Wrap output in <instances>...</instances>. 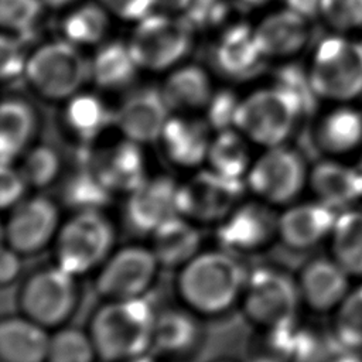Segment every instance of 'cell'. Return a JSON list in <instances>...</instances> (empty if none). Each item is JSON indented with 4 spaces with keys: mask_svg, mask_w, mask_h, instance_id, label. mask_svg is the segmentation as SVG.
Returning a JSON list of instances; mask_svg holds the SVG:
<instances>
[{
    "mask_svg": "<svg viewBox=\"0 0 362 362\" xmlns=\"http://www.w3.org/2000/svg\"><path fill=\"white\" fill-rule=\"evenodd\" d=\"M249 270L240 257L222 247L202 249L177 270L181 305L201 318H214L239 305Z\"/></svg>",
    "mask_w": 362,
    "mask_h": 362,
    "instance_id": "cell-1",
    "label": "cell"
},
{
    "mask_svg": "<svg viewBox=\"0 0 362 362\" xmlns=\"http://www.w3.org/2000/svg\"><path fill=\"white\" fill-rule=\"evenodd\" d=\"M156 315L146 297L105 300L88 325L99 359L123 362L150 354Z\"/></svg>",
    "mask_w": 362,
    "mask_h": 362,
    "instance_id": "cell-2",
    "label": "cell"
},
{
    "mask_svg": "<svg viewBox=\"0 0 362 362\" xmlns=\"http://www.w3.org/2000/svg\"><path fill=\"white\" fill-rule=\"evenodd\" d=\"M307 69L320 100L358 103L362 99V38L329 31L315 45Z\"/></svg>",
    "mask_w": 362,
    "mask_h": 362,
    "instance_id": "cell-3",
    "label": "cell"
},
{
    "mask_svg": "<svg viewBox=\"0 0 362 362\" xmlns=\"http://www.w3.org/2000/svg\"><path fill=\"white\" fill-rule=\"evenodd\" d=\"M115 243L116 228L103 209L74 211L52 243L55 264L76 277L96 273L116 249Z\"/></svg>",
    "mask_w": 362,
    "mask_h": 362,
    "instance_id": "cell-4",
    "label": "cell"
},
{
    "mask_svg": "<svg viewBox=\"0 0 362 362\" xmlns=\"http://www.w3.org/2000/svg\"><path fill=\"white\" fill-rule=\"evenodd\" d=\"M307 116L303 105L283 88L273 85L240 99L235 127L262 148L286 144L298 122Z\"/></svg>",
    "mask_w": 362,
    "mask_h": 362,
    "instance_id": "cell-5",
    "label": "cell"
},
{
    "mask_svg": "<svg viewBox=\"0 0 362 362\" xmlns=\"http://www.w3.org/2000/svg\"><path fill=\"white\" fill-rule=\"evenodd\" d=\"M78 279L55 263L34 270L20 286V313L49 331L65 325L79 305Z\"/></svg>",
    "mask_w": 362,
    "mask_h": 362,
    "instance_id": "cell-6",
    "label": "cell"
},
{
    "mask_svg": "<svg viewBox=\"0 0 362 362\" xmlns=\"http://www.w3.org/2000/svg\"><path fill=\"white\" fill-rule=\"evenodd\" d=\"M300 304L297 279L273 266L249 272L239 303L245 318L256 328L293 325Z\"/></svg>",
    "mask_w": 362,
    "mask_h": 362,
    "instance_id": "cell-7",
    "label": "cell"
},
{
    "mask_svg": "<svg viewBox=\"0 0 362 362\" xmlns=\"http://www.w3.org/2000/svg\"><path fill=\"white\" fill-rule=\"evenodd\" d=\"M24 78L42 98L68 100L92 79L90 59L66 40L47 42L28 57Z\"/></svg>",
    "mask_w": 362,
    "mask_h": 362,
    "instance_id": "cell-8",
    "label": "cell"
},
{
    "mask_svg": "<svg viewBox=\"0 0 362 362\" xmlns=\"http://www.w3.org/2000/svg\"><path fill=\"white\" fill-rule=\"evenodd\" d=\"M310 168L303 156L287 144L263 148L255 157L245 184L252 197L272 205L287 206L308 185Z\"/></svg>",
    "mask_w": 362,
    "mask_h": 362,
    "instance_id": "cell-9",
    "label": "cell"
},
{
    "mask_svg": "<svg viewBox=\"0 0 362 362\" xmlns=\"http://www.w3.org/2000/svg\"><path fill=\"white\" fill-rule=\"evenodd\" d=\"M245 180L222 175L204 165L178 184V214L197 225L216 226L242 201Z\"/></svg>",
    "mask_w": 362,
    "mask_h": 362,
    "instance_id": "cell-10",
    "label": "cell"
},
{
    "mask_svg": "<svg viewBox=\"0 0 362 362\" xmlns=\"http://www.w3.org/2000/svg\"><path fill=\"white\" fill-rule=\"evenodd\" d=\"M192 34L194 27L182 17L151 13L137 21L129 45L139 68L164 71L187 57Z\"/></svg>",
    "mask_w": 362,
    "mask_h": 362,
    "instance_id": "cell-11",
    "label": "cell"
},
{
    "mask_svg": "<svg viewBox=\"0 0 362 362\" xmlns=\"http://www.w3.org/2000/svg\"><path fill=\"white\" fill-rule=\"evenodd\" d=\"M161 266L147 245L115 249L98 269L95 290L103 300L144 297L154 284Z\"/></svg>",
    "mask_w": 362,
    "mask_h": 362,
    "instance_id": "cell-12",
    "label": "cell"
},
{
    "mask_svg": "<svg viewBox=\"0 0 362 362\" xmlns=\"http://www.w3.org/2000/svg\"><path fill=\"white\" fill-rule=\"evenodd\" d=\"M59 204L42 194L25 197L6 211L3 243L23 256L52 246L61 228Z\"/></svg>",
    "mask_w": 362,
    "mask_h": 362,
    "instance_id": "cell-13",
    "label": "cell"
},
{
    "mask_svg": "<svg viewBox=\"0 0 362 362\" xmlns=\"http://www.w3.org/2000/svg\"><path fill=\"white\" fill-rule=\"evenodd\" d=\"M279 236V214L274 206L252 198L243 199L215 226L218 246L238 256L267 249Z\"/></svg>",
    "mask_w": 362,
    "mask_h": 362,
    "instance_id": "cell-14",
    "label": "cell"
},
{
    "mask_svg": "<svg viewBox=\"0 0 362 362\" xmlns=\"http://www.w3.org/2000/svg\"><path fill=\"white\" fill-rule=\"evenodd\" d=\"M178 181L170 175H148L126 197V225L139 235H150L157 226L178 215Z\"/></svg>",
    "mask_w": 362,
    "mask_h": 362,
    "instance_id": "cell-15",
    "label": "cell"
},
{
    "mask_svg": "<svg viewBox=\"0 0 362 362\" xmlns=\"http://www.w3.org/2000/svg\"><path fill=\"white\" fill-rule=\"evenodd\" d=\"M171 109L156 88H141L132 92L115 110V126L123 137L141 146L157 143Z\"/></svg>",
    "mask_w": 362,
    "mask_h": 362,
    "instance_id": "cell-16",
    "label": "cell"
},
{
    "mask_svg": "<svg viewBox=\"0 0 362 362\" xmlns=\"http://www.w3.org/2000/svg\"><path fill=\"white\" fill-rule=\"evenodd\" d=\"M141 147L123 137L105 148L90 150L88 163L113 195H127L150 175Z\"/></svg>",
    "mask_w": 362,
    "mask_h": 362,
    "instance_id": "cell-17",
    "label": "cell"
},
{
    "mask_svg": "<svg viewBox=\"0 0 362 362\" xmlns=\"http://www.w3.org/2000/svg\"><path fill=\"white\" fill-rule=\"evenodd\" d=\"M337 211L313 201H296L279 214L277 240L291 250H308L329 238Z\"/></svg>",
    "mask_w": 362,
    "mask_h": 362,
    "instance_id": "cell-18",
    "label": "cell"
},
{
    "mask_svg": "<svg viewBox=\"0 0 362 362\" xmlns=\"http://www.w3.org/2000/svg\"><path fill=\"white\" fill-rule=\"evenodd\" d=\"M204 341L201 317L187 307H171L156 315L150 354L157 359L181 361L191 356Z\"/></svg>",
    "mask_w": 362,
    "mask_h": 362,
    "instance_id": "cell-19",
    "label": "cell"
},
{
    "mask_svg": "<svg viewBox=\"0 0 362 362\" xmlns=\"http://www.w3.org/2000/svg\"><path fill=\"white\" fill-rule=\"evenodd\" d=\"M349 277L331 256L307 262L297 277L301 303L314 313L335 311L351 290Z\"/></svg>",
    "mask_w": 362,
    "mask_h": 362,
    "instance_id": "cell-20",
    "label": "cell"
},
{
    "mask_svg": "<svg viewBox=\"0 0 362 362\" xmlns=\"http://www.w3.org/2000/svg\"><path fill=\"white\" fill-rule=\"evenodd\" d=\"M211 130L205 119L171 115L158 143L173 165L194 171L206 164Z\"/></svg>",
    "mask_w": 362,
    "mask_h": 362,
    "instance_id": "cell-21",
    "label": "cell"
},
{
    "mask_svg": "<svg viewBox=\"0 0 362 362\" xmlns=\"http://www.w3.org/2000/svg\"><path fill=\"white\" fill-rule=\"evenodd\" d=\"M264 59L266 57L259 47L255 27L246 23L229 25L215 44L214 64L226 78H252L262 69Z\"/></svg>",
    "mask_w": 362,
    "mask_h": 362,
    "instance_id": "cell-22",
    "label": "cell"
},
{
    "mask_svg": "<svg viewBox=\"0 0 362 362\" xmlns=\"http://www.w3.org/2000/svg\"><path fill=\"white\" fill-rule=\"evenodd\" d=\"M307 188L314 199L339 212L362 198V175L339 158L328 157L310 167Z\"/></svg>",
    "mask_w": 362,
    "mask_h": 362,
    "instance_id": "cell-23",
    "label": "cell"
},
{
    "mask_svg": "<svg viewBox=\"0 0 362 362\" xmlns=\"http://www.w3.org/2000/svg\"><path fill=\"white\" fill-rule=\"evenodd\" d=\"M314 139L327 157H345L362 147V107L359 103H331L318 119Z\"/></svg>",
    "mask_w": 362,
    "mask_h": 362,
    "instance_id": "cell-24",
    "label": "cell"
},
{
    "mask_svg": "<svg viewBox=\"0 0 362 362\" xmlns=\"http://www.w3.org/2000/svg\"><path fill=\"white\" fill-rule=\"evenodd\" d=\"M255 33L266 58H288L301 52L310 41V20L284 7L266 16Z\"/></svg>",
    "mask_w": 362,
    "mask_h": 362,
    "instance_id": "cell-25",
    "label": "cell"
},
{
    "mask_svg": "<svg viewBox=\"0 0 362 362\" xmlns=\"http://www.w3.org/2000/svg\"><path fill=\"white\" fill-rule=\"evenodd\" d=\"M148 238L161 267L178 270L202 250L199 225L180 214L157 226Z\"/></svg>",
    "mask_w": 362,
    "mask_h": 362,
    "instance_id": "cell-26",
    "label": "cell"
},
{
    "mask_svg": "<svg viewBox=\"0 0 362 362\" xmlns=\"http://www.w3.org/2000/svg\"><path fill=\"white\" fill-rule=\"evenodd\" d=\"M51 331L23 315L0 321V362H47Z\"/></svg>",
    "mask_w": 362,
    "mask_h": 362,
    "instance_id": "cell-27",
    "label": "cell"
},
{
    "mask_svg": "<svg viewBox=\"0 0 362 362\" xmlns=\"http://www.w3.org/2000/svg\"><path fill=\"white\" fill-rule=\"evenodd\" d=\"M34 107L20 98H6L0 107V164H16L34 144L37 133Z\"/></svg>",
    "mask_w": 362,
    "mask_h": 362,
    "instance_id": "cell-28",
    "label": "cell"
},
{
    "mask_svg": "<svg viewBox=\"0 0 362 362\" xmlns=\"http://www.w3.org/2000/svg\"><path fill=\"white\" fill-rule=\"evenodd\" d=\"M64 123L81 144L92 146L110 126H115V110L96 95L81 92L66 100Z\"/></svg>",
    "mask_w": 362,
    "mask_h": 362,
    "instance_id": "cell-29",
    "label": "cell"
},
{
    "mask_svg": "<svg viewBox=\"0 0 362 362\" xmlns=\"http://www.w3.org/2000/svg\"><path fill=\"white\" fill-rule=\"evenodd\" d=\"M171 110L189 112L205 109L214 95L209 75L198 65H182L174 69L161 89Z\"/></svg>",
    "mask_w": 362,
    "mask_h": 362,
    "instance_id": "cell-30",
    "label": "cell"
},
{
    "mask_svg": "<svg viewBox=\"0 0 362 362\" xmlns=\"http://www.w3.org/2000/svg\"><path fill=\"white\" fill-rule=\"evenodd\" d=\"M252 143L236 127L215 132L211 139L206 167L211 170L238 180H245L252 163Z\"/></svg>",
    "mask_w": 362,
    "mask_h": 362,
    "instance_id": "cell-31",
    "label": "cell"
},
{
    "mask_svg": "<svg viewBox=\"0 0 362 362\" xmlns=\"http://www.w3.org/2000/svg\"><path fill=\"white\" fill-rule=\"evenodd\" d=\"M331 257L352 277L362 276V209L346 208L337 214L329 233Z\"/></svg>",
    "mask_w": 362,
    "mask_h": 362,
    "instance_id": "cell-32",
    "label": "cell"
},
{
    "mask_svg": "<svg viewBox=\"0 0 362 362\" xmlns=\"http://www.w3.org/2000/svg\"><path fill=\"white\" fill-rule=\"evenodd\" d=\"M139 65L129 42H105L90 59L92 81L102 89H120L136 76Z\"/></svg>",
    "mask_w": 362,
    "mask_h": 362,
    "instance_id": "cell-33",
    "label": "cell"
},
{
    "mask_svg": "<svg viewBox=\"0 0 362 362\" xmlns=\"http://www.w3.org/2000/svg\"><path fill=\"white\" fill-rule=\"evenodd\" d=\"M61 197L62 202L74 212L85 209H103L113 194L103 185L86 161L85 165L78 167L64 181Z\"/></svg>",
    "mask_w": 362,
    "mask_h": 362,
    "instance_id": "cell-34",
    "label": "cell"
},
{
    "mask_svg": "<svg viewBox=\"0 0 362 362\" xmlns=\"http://www.w3.org/2000/svg\"><path fill=\"white\" fill-rule=\"evenodd\" d=\"M109 28V11L96 3H85L66 14L62 33L75 45H93L103 40Z\"/></svg>",
    "mask_w": 362,
    "mask_h": 362,
    "instance_id": "cell-35",
    "label": "cell"
},
{
    "mask_svg": "<svg viewBox=\"0 0 362 362\" xmlns=\"http://www.w3.org/2000/svg\"><path fill=\"white\" fill-rule=\"evenodd\" d=\"M99 359L88 329L62 325L51 331L47 362H96Z\"/></svg>",
    "mask_w": 362,
    "mask_h": 362,
    "instance_id": "cell-36",
    "label": "cell"
},
{
    "mask_svg": "<svg viewBox=\"0 0 362 362\" xmlns=\"http://www.w3.org/2000/svg\"><path fill=\"white\" fill-rule=\"evenodd\" d=\"M30 188L42 189L57 182L62 173L59 153L48 144H33L16 163Z\"/></svg>",
    "mask_w": 362,
    "mask_h": 362,
    "instance_id": "cell-37",
    "label": "cell"
},
{
    "mask_svg": "<svg viewBox=\"0 0 362 362\" xmlns=\"http://www.w3.org/2000/svg\"><path fill=\"white\" fill-rule=\"evenodd\" d=\"M332 332L342 349H362V284L351 288L335 308Z\"/></svg>",
    "mask_w": 362,
    "mask_h": 362,
    "instance_id": "cell-38",
    "label": "cell"
},
{
    "mask_svg": "<svg viewBox=\"0 0 362 362\" xmlns=\"http://www.w3.org/2000/svg\"><path fill=\"white\" fill-rule=\"evenodd\" d=\"M44 6L42 0H0L3 28L25 41L33 34Z\"/></svg>",
    "mask_w": 362,
    "mask_h": 362,
    "instance_id": "cell-39",
    "label": "cell"
},
{
    "mask_svg": "<svg viewBox=\"0 0 362 362\" xmlns=\"http://www.w3.org/2000/svg\"><path fill=\"white\" fill-rule=\"evenodd\" d=\"M320 18L329 31L356 35L362 31V0H322Z\"/></svg>",
    "mask_w": 362,
    "mask_h": 362,
    "instance_id": "cell-40",
    "label": "cell"
},
{
    "mask_svg": "<svg viewBox=\"0 0 362 362\" xmlns=\"http://www.w3.org/2000/svg\"><path fill=\"white\" fill-rule=\"evenodd\" d=\"M274 85L293 95L303 105L307 115H310L320 102L311 83L308 69L297 64L283 65L274 75Z\"/></svg>",
    "mask_w": 362,
    "mask_h": 362,
    "instance_id": "cell-41",
    "label": "cell"
},
{
    "mask_svg": "<svg viewBox=\"0 0 362 362\" xmlns=\"http://www.w3.org/2000/svg\"><path fill=\"white\" fill-rule=\"evenodd\" d=\"M240 105V99L229 89H219L214 92L209 99L205 110V120L211 126L212 130H223L229 127H235V120L238 115V109Z\"/></svg>",
    "mask_w": 362,
    "mask_h": 362,
    "instance_id": "cell-42",
    "label": "cell"
},
{
    "mask_svg": "<svg viewBox=\"0 0 362 362\" xmlns=\"http://www.w3.org/2000/svg\"><path fill=\"white\" fill-rule=\"evenodd\" d=\"M174 3L182 11L180 17L194 28L215 24L226 14V3L223 0H174Z\"/></svg>",
    "mask_w": 362,
    "mask_h": 362,
    "instance_id": "cell-43",
    "label": "cell"
},
{
    "mask_svg": "<svg viewBox=\"0 0 362 362\" xmlns=\"http://www.w3.org/2000/svg\"><path fill=\"white\" fill-rule=\"evenodd\" d=\"M23 44H24V40L7 33L3 34L1 48H0L3 81L13 82L21 76H25L28 57L24 55Z\"/></svg>",
    "mask_w": 362,
    "mask_h": 362,
    "instance_id": "cell-44",
    "label": "cell"
},
{
    "mask_svg": "<svg viewBox=\"0 0 362 362\" xmlns=\"http://www.w3.org/2000/svg\"><path fill=\"white\" fill-rule=\"evenodd\" d=\"M0 165V205L3 211H7L27 197L30 187L16 164Z\"/></svg>",
    "mask_w": 362,
    "mask_h": 362,
    "instance_id": "cell-45",
    "label": "cell"
},
{
    "mask_svg": "<svg viewBox=\"0 0 362 362\" xmlns=\"http://www.w3.org/2000/svg\"><path fill=\"white\" fill-rule=\"evenodd\" d=\"M113 16L124 21H140L154 13L158 0H99Z\"/></svg>",
    "mask_w": 362,
    "mask_h": 362,
    "instance_id": "cell-46",
    "label": "cell"
},
{
    "mask_svg": "<svg viewBox=\"0 0 362 362\" xmlns=\"http://www.w3.org/2000/svg\"><path fill=\"white\" fill-rule=\"evenodd\" d=\"M23 255L3 243L0 252V284L7 287L13 284L23 270Z\"/></svg>",
    "mask_w": 362,
    "mask_h": 362,
    "instance_id": "cell-47",
    "label": "cell"
},
{
    "mask_svg": "<svg viewBox=\"0 0 362 362\" xmlns=\"http://www.w3.org/2000/svg\"><path fill=\"white\" fill-rule=\"evenodd\" d=\"M284 7L300 14L301 17L313 20L315 17L320 18L322 0H284Z\"/></svg>",
    "mask_w": 362,
    "mask_h": 362,
    "instance_id": "cell-48",
    "label": "cell"
},
{
    "mask_svg": "<svg viewBox=\"0 0 362 362\" xmlns=\"http://www.w3.org/2000/svg\"><path fill=\"white\" fill-rule=\"evenodd\" d=\"M325 362H362V358L355 351L342 349L341 354L328 358Z\"/></svg>",
    "mask_w": 362,
    "mask_h": 362,
    "instance_id": "cell-49",
    "label": "cell"
},
{
    "mask_svg": "<svg viewBox=\"0 0 362 362\" xmlns=\"http://www.w3.org/2000/svg\"><path fill=\"white\" fill-rule=\"evenodd\" d=\"M45 6L51 7V8H61L65 6H69L72 3H75L76 0H42Z\"/></svg>",
    "mask_w": 362,
    "mask_h": 362,
    "instance_id": "cell-50",
    "label": "cell"
},
{
    "mask_svg": "<svg viewBox=\"0 0 362 362\" xmlns=\"http://www.w3.org/2000/svg\"><path fill=\"white\" fill-rule=\"evenodd\" d=\"M123 362H158V359L154 358L151 354H146V355L136 356V358H132V359H127Z\"/></svg>",
    "mask_w": 362,
    "mask_h": 362,
    "instance_id": "cell-51",
    "label": "cell"
},
{
    "mask_svg": "<svg viewBox=\"0 0 362 362\" xmlns=\"http://www.w3.org/2000/svg\"><path fill=\"white\" fill-rule=\"evenodd\" d=\"M269 0H238V3H240L242 6H246V7H259V6H263L266 4Z\"/></svg>",
    "mask_w": 362,
    "mask_h": 362,
    "instance_id": "cell-52",
    "label": "cell"
},
{
    "mask_svg": "<svg viewBox=\"0 0 362 362\" xmlns=\"http://www.w3.org/2000/svg\"><path fill=\"white\" fill-rule=\"evenodd\" d=\"M211 362H238L236 359H230V358H221V359H212Z\"/></svg>",
    "mask_w": 362,
    "mask_h": 362,
    "instance_id": "cell-53",
    "label": "cell"
}]
</instances>
